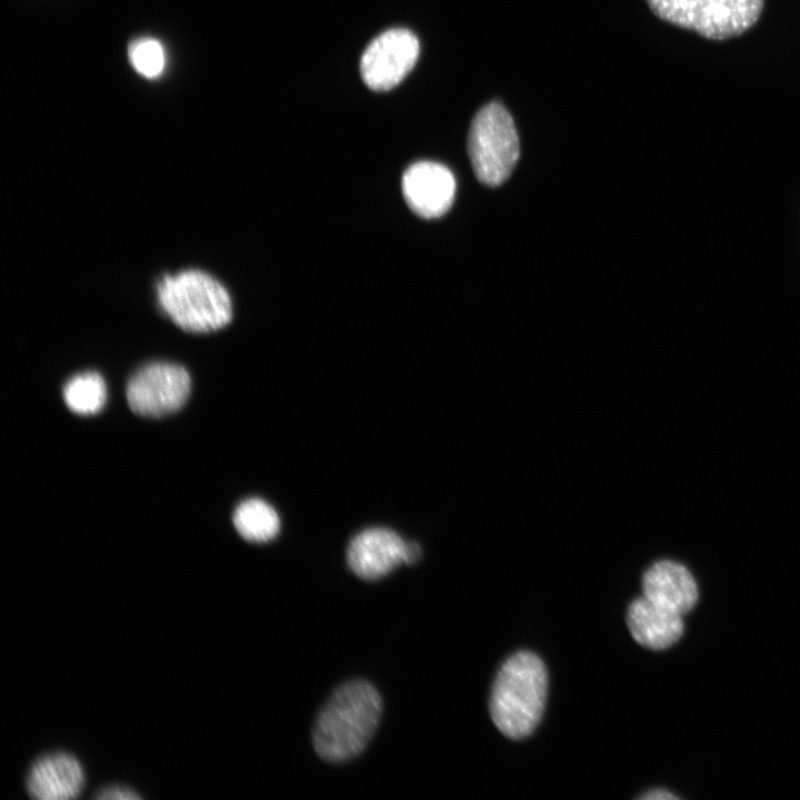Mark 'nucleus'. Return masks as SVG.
Wrapping results in <instances>:
<instances>
[{
  "label": "nucleus",
  "instance_id": "nucleus-1",
  "mask_svg": "<svg viewBox=\"0 0 800 800\" xmlns=\"http://www.w3.org/2000/svg\"><path fill=\"white\" fill-rule=\"evenodd\" d=\"M382 712L376 688L364 680L339 687L319 712L312 731L317 754L344 762L360 754L374 733Z\"/></svg>",
  "mask_w": 800,
  "mask_h": 800
},
{
  "label": "nucleus",
  "instance_id": "nucleus-2",
  "mask_svg": "<svg viewBox=\"0 0 800 800\" xmlns=\"http://www.w3.org/2000/svg\"><path fill=\"white\" fill-rule=\"evenodd\" d=\"M548 673L542 660L519 651L500 667L490 696V714L498 730L522 739L538 726L546 704Z\"/></svg>",
  "mask_w": 800,
  "mask_h": 800
},
{
  "label": "nucleus",
  "instance_id": "nucleus-3",
  "mask_svg": "<svg viewBox=\"0 0 800 800\" xmlns=\"http://www.w3.org/2000/svg\"><path fill=\"white\" fill-rule=\"evenodd\" d=\"M154 292L160 310L187 332L210 333L232 319L229 291L203 270L190 268L166 273L156 282Z\"/></svg>",
  "mask_w": 800,
  "mask_h": 800
},
{
  "label": "nucleus",
  "instance_id": "nucleus-4",
  "mask_svg": "<svg viewBox=\"0 0 800 800\" xmlns=\"http://www.w3.org/2000/svg\"><path fill=\"white\" fill-rule=\"evenodd\" d=\"M468 153L481 183L497 187L510 177L520 157V143L513 120L501 103L490 102L476 113Z\"/></svg>",
  "mask_w": 800,
  "mask_h": 800
},
{
  "label": "nucleus",
  "instance_id": "nucleus-5",
  "mask_svg": "<svg viewBox=\"0 0 800 800\" xmlns=\"http://www.w3.org/2000/svg\"><path fill=\"white\" fill-rule=\"evenodd\" d=\"M660 19L708 39L723 40L758 20L763 0H647Z\"/></svg>",
  "mask_w": 800,
  "mask_h": 800
},
{
  "label": "nucleus",
  "instance_id": "nucleus-6",
  "mask_svg": "<svg viewBox=\"0 0 800 800\" xmlns=\"http://www.w3.org/2000/svg\"><path fill=\"white\" fill-rule=\"evenodd\" d=\"M191 388L188 371L176 363L151 362L141 367L129 380L127 400L138 416L160 418L179 410Z\"/></svg>",
  "mask_w": 800,
  "mask_h": 800
},
{
  "label": "nucleus",
  "instance_id": "nucleus-7",
  "mask_svg": "<svg viewBox=\"0 0 800 800\" xmlns=\"http://www.w3.org/2000/svg\"><path fill=\"white\" fill-rule=\"evenodd\" d=\"M419 56V41L407 29H390L373 39L363 51L360 73L372 90L397 86L412 69Z\"/></svg>",
  "mask_w": 800,
  "mask_h": 800
},
{
  "label": "nucleus",
  "instance_id": "nucleus-8",
  "mask_svg": "<svg viewBox=\"0 0 800 800\" xmlns=\"http://www.w3.org/2000/svg\"><path fill=\"white\" fill-rule=\"evenodd\" d=\"M401 188L412 212L424 219H434L451 208L456 180L446 166L433 161H419L403 172Z\"/></svg>",
  "mask_w": 800,
  "mask_h": 800
},
{
  "label": "nucleus",
  "instance_id": "nucleus-9",
  "mask_svg": "<svg viewBox=\"0 0 800 800\" xmlns=\"http://www.w3.org/2000/svg\"><path fill=\"white\" fill-rule=\"evenodd\" d=\"M404 541L397 532L372 527L356 534L347 549V561L359 578L377 580L406 563Z\"/></svg>",
  "mask_w": 800,
  "mask_h": 800
},
{
  "label": "nucleus",
  "instance_id": "nucleus-10",
  "mask_svg": "<svg viewBox=\"0 0 800 800\" xmlns=\"http://www.w3.org/2000/svg\"><path fill=\"white\" fill-rule=\"evenodd\" d=\"M84 783L82 764L73 754L64 751L47 753L36 759L26 779L28 793L39 800L78 798Z\"/></svg>",
  "mask_w": 800,
  "mask_h": 800
},
{
  "label": "nucleus",
  "instance_id": "nucleus-11",
  "mask_svg": "<svg viewBox=\"0 0 800 800\" xmlns=\"http://www.w3.org/2000/svg\"><path fill=\"white\" fill-rule=\"evenodd\" d=\"M642 591L652 602L679 614L690 611L698 598L692 574L682 564L670 560L658 561L646 571Z\"/></svg>",
  "mask_w": 800,
  "mask_h": 800
},
{
  "label": "nucleus",
  "instance_id": "nucleus-12",
  "mask_svg": "<svg viewBox=\"0 0 800 800\" xmlns=\"http://www.w3.org/2000/svg\"><path fill=\"white\" fill-rule=\"evenodd\" d=\"M627 623L634 640L652 650L670 647L683 632L681 614L652 602L644 596L630 603Z\"/></svg>",
  "mask_w": 800,
  "mask_h": 800
},
{
  "label": "nucleus",
  "instance_id": "nucleus-13",
  "mask_svg": "<svg viewBox=\"0 0 800 800\" xmlns=\"http://www.w3.org/2000/svg\"><path fill=\"white\" fill-rule=\"evenodd\" d=\"M237 532L249 542H268L280 530V519L276 509L260 498H249L240 502L232 517Z\"/></svg>",
  "mask_w": 800,
  "mask_h": 800
},
{
  "label": "nucleus",
  "instance_id": "nucleus-14",
  "mask_svg": "<svg viewBox=\"0 0 800 800\" xmlns=\"http://www.w3.org/2000/svg\"><path fill=\"white\" fill-rule=\"evenodd\" d=\"M63 399L68 408L78 414H96L107 400L104 380L93 371L77 374L63 387Z\"/></svg>",
  "mask_w": 800,
  "mask_h": 800
},
{
  "label": "nucleus",
  "instance_id": "nucleus-15",
  "mask_svg": "<svg viewBox=\"0 0 800 800\" xmlns=\"http://www.w3.org/2000/svg\"><path fill=\"white\" fill-rule=\"evenodd\" d=\"M128 56L133 68L147 78H156L163 70L164 52L156 39L141 38L132 41Z\"/></svg>",
  "mask_w": 800,
  "mask_h": 800
},
{
  "label": "nucleus",
  "instance_id": "nucleus-16",
  "mask_svg": "<svg viewBox=\"0 0 800 800\" xmlns=\"http://www.w3.org/2000/svg\"><path fill=\"white\" fill-rule=\"evenodd\" d=\"M98 799H139L140 796L132 789L124 786H110L101 789L97 793Z\"/></svg>",
  "mask_w": 800,
  "mask_h": 800
},
{
  "label": "nucleus",
  "instance_id": "nucleus-17",
  "mask_svg": "<svg viewBox=\"0 0 800 800\" xmlns=\"http://www.w3.org/2000/svg\"><path fill=\"white\" fill-rule=\"evenodd\" d=\"M421 556V549L418 543L413 541H407L406 546V563L411 564L416 562Z\"/></svg>",
  "mask_w": 800,
  "mask_h": 800
},
{
  "label": "nucleus",
  "instance_id": "nucleus-18",
  "mask_svg": "<svg viewBox=\"0 0 800 800\" xmlns=\"http://www.w3.org/2000/svg\"><path fill=\"white\" fill-rule=\"evenodd\" d=\"M640 798H641V799H644V800H670V799H677V797H676L673 793H671V792H669V791H667V790H662V789L651 790V791L644 793L643 796H641Z\"/></svg>",
  "mask_w": 800,
  "mask_h": 800
}]
</instances>
